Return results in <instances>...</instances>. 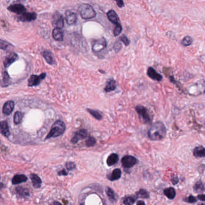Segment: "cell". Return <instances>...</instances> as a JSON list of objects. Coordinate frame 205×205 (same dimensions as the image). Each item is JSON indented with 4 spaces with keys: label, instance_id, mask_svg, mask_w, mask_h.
<instances>
[{
    "label": "cell",
    "instance_id": "cell-35",
    "mask_svg": "<svg viewBox=\"0 0 205 205\" xmlns=\"http://www.w3.org/2000/svg\"><path fill=\"white\" fill-rule=\"evenodd\" d=\"M137 196L138 197H141V198H144V199H146V198L149 197V194H148L147 192L144 190H140L137 193Z\"/></svg>",
    "mask_w": 205,
    "mask_h": 205
},
{
    "label": "cell",
    "instance_id": "cell-46",
    "mask_svg": "<svg viewBox=\"0 0 205 205\" xmlns=\"http://www.w3.org/2000/svg\"><path fill=\"white\" fill-rule=\"evenodd\" d=\"M54 205H62L60 203L58 202H55L54 203Z\"/></svg>",
    "mask_w": 205,
    "mask_h": 205
},
{
    "label": "cell",
    "instance_id": "cell-12",
    "mask_svg": "<svg viewBox=\"0 0 205 205\" xmlns=\"http://www.w3.org/2000/svg\"><path fill=\"white\" fill-rule=\"evenodd\" d=\"M18 59V56L16 53L11 52L4 59V66L5 68L8 67L12 63L16 61Z\"/></svg>",
    "mask_w": 205,
    "mask_h": 205
},
{
    "label": "cell",
    "instance_id": "cell-23",
    "mask_svg": "<svg viewBox=\"0 0 205 205\" xmlns=\"http://www.w3.org/2000/svg\"><path fill=\"white\" fill-rule=\"evenodd\" d=\"M121 170L119 169H116L112 171L110 176H108V178L109 180L111 181H114L118 180V179H120L121 177Z\"/></svg>",
    "mask_w": 205,
    "mask_h": 205
},
{
    "label": "cell",
    "instance_id": "cell-24",
    "mask_svg": "<svg viewBox=\"0 0 205 205\" xmlns=\"http://www.w3.org/2000/svg\"><path fill=\"white\" fill-rule=\"evenodd\" d=\"M118 160V156L116 154H111L107 158L106 164L108 166H111L117 163Z\"/></svg>",
    "mask_w": 205,
    "mask_h": 205
},
{
    "label": "cell",
    "instance_id": "cell-22",
    "mask_svg": "<svg viewBox=\"0 0 205 205\" xmlns=\"http://www.w3.org/2000/svg\"><path fill=\"white\" fill-rule=\"evenodd\" d=\"M10 78L8 75V73L6 71H4L2 75V80H1V87H7L9 85H10Z\"/></svg>",
    "mask_w": 205,
    "mask_h": 205
},
{
    "label": "cell",
    "instance_id": "cell-19",
    "mask_svg": "<svg viewBox=\"0 0 205 205\" xmlns=\"http://www.w3.org/2000/svg\"><path fill=\"white\" fill-rule=\"evenodd\" d=\"M27 177L24 175H16L13 176L12 179V184L13 185H17L25 182L27 181Z\"/></svg>",
    "mask_w": 205,
    "mask_h": 205
},
{
    "label": "cell",
    "instance_id": "cell-9",
    "mask_svg": "<svg viewBox=\"0 0 205 205\" xmlns=\"http://www.w3.org/2000/svg\"><path fill=\"white\" fill-rule=\"evenodd\" d=\"M88 131L85 129H81L78 131H77L75 134L74 137L71 139V142L72 143L75 144L79 140L84 139L88 136Z\"/></svg>",
    "mask_w": 205,
    "mask_h": 205
},
{
    "label": "cell",
    "instance_id": "cell-18",
    "mask_svg": "<svg viewBox=\"0 0 205 205\" xmlns=\"http://www.w3.org/2000/svg\"><path fill=\"white\" fill-rule=\"evenodd\" d=\"M0 126H1L0 128H1V134L6 137H8L10 136V133L9 131V128H8L7 122L5 121H2V122H1Z\"/></svg>",
    "mask_w": 205,
    "mask_h": 205
},
{
    "label": "cell",
    "instance_id": "cell-26",
    "mask_svg": "<svg viewBox=\"0 0 205 205\" xmlns=\"http://www.w3.org/2000/svg\"><path fill=\"white\" fill-rule=\"evenodd\" d=\"M116 88V82L114 80H110L106 86L105 87L104 90L105 91H106V93H109L111 91H112L114 90H115Z\"/></svg>",
    "mask_w": 205,
    "mask_h": 205
},
{
    "label": "cell",
    "instance_id": "cell-30",
    "mask_svg": "<svg viewBox=\"0 0 205 205\" xmlns=\"http://www.w3.org/2000/svg\"><path fill=\"white\" fill-rule=\"evenodd\" d=\"M87 111L89 112L90 114H91L95 118H96L98 120H101L102 118V115L97 110L87 109Z\"/></svg>",
    "mask_w": 205,
    "mask_h": 205
},
{
    "label": "cell",
    "instance_id": "cell-1",
    "mask_svg": "<svg viewBox=\"0 0 205 205\" xmlns=\"http://www.w3.org/2000/svg\"><path fill=\"white\" fill-rule=\"evenodd\" d=\"M166 134V127L161 122L154 123L148 132L149 137L152 140H160L165 137Z\"/></svg>",
    "mask_w": 205,
    "mask_h": 205
},
{
    "label": "cell",
    "instance_id": "cell-40",
    "mask_svg": "<svg viewBox=\"0 0 205 205\" xmlns=\"http://www.w3.org/2000/svg\"><path fill=\"white\" fill-rule=\"evenodd\" d=\"M120 40V41H122L126 46H128V45L129 44V43H130L129 40V39L128 38V37H127L126 35H123L122 36H121Z\"/></svg>",
    "mask_w": 205,
    "mask_h": 205
},
{
    "label": "cell",
    "instance_id": "cell-3",
    "mask_svg": "<svg viewBox=\"0 0 205 205\" xmlns=\"http://www.w3.org/2000/svg\"><path fill=\"white\" fill-rule=\"evenodd\" d=\"M79 11L81 17L84 19H90L96 16V13L93 8L89 4H83L79 7Z\"/></svg>",
    "mask_w": 205,
    "mask_h": 205
},
{
    "label": "cell",
    "instance_id": "cell-36",
    "mask_svg": "<svg viewBox=\"0 0 205 205\" xmlns=\"http://www.w3.org/2000/svg\"><path fill=\"white\" fill-rule=\"evenodd\" d=\"M134 202H135L134 198H133L132 197H128L124 200L123 203L125 205H132L134 204Z\"/></svg>",
    "mask_w": 205,
    "mask_h": 205
},
{
    "label": "cell",
    "instance_id": "cell-33",
    "mask_svg": "<svg viewBox=\"0 0 205 205\" xmlns=\"http://www.w3.org/2000/svg\"><path fill=\"white\" fill-rule=\"evenodd\" d=\"M121 31H122V26L120 23H118L117 25H116L115 28L114 29V31H113L114 35L115 37L118 36L119 34H120Z\"/></svg>",
    "mask_w": 205,
    "mask_h": 205
},
{
    "label": "cell",
    "instance_id": "cell-28",
    "mask_svg": "<svg viewBox=\"0 0 205 205\" xmlns=\"http://www.w3.org/2000/svg\"><path fill=\"white\" fill-rule=\"evenodd\" d=\"M16 191L18 195H19L20 197H23L25 196H29L30 194L28 193V191L26 188H24L21 187H18L16 188Z\"/></svg>",
    "mask_w": 205,
    "mask_h": 205
},
{
    "label": "cell",
    "instance_id": "cell-31",
    "mask_svg": "<svg viewBox=\"0 0 205 205\" xmlns=\"http://www.w3.org/2000/svg\"><path fill=\"white\" fill-rule=\"evenodd\" d=\"M193 43V39L190 36H186L184 38V39L182 41V44L185 46H190Z\"/></svg>",
    "mask_w": 205,
    "mask_h": 205
},
{
    "label": "cell",
    "instance_id": "cell-14",
    "mask_svg": "<svg viewBox=\"0 0 205 205\" xmlns=\"http://www.w3.org/2000/svg\"><path fill=\"white\" fill-rule=\"evenodd\" d=\"M14 103L13 101L10 100V101L7 102L3 106V108H2L3 113L5 115H10L14 109Z\"/></svg>",
    "mask_w": 205,
    "mask_h": 205
},
{
    "label": "cell",
    "instance_id": "cell-5",
    "mask_svg": "<svg viewBox=\"0 0 205 205\" xmlns=\"http://www.w3.org/2000/svg\"><path fill=\"white\" fill-rule=\"evenodd\" d=\"M106 47V41L105 38H101L96 40L93 46L92 50L95 53L100 52Z\"/></svg>",
    "mask_w": 205,
    "mask_h": 205
},
{
    "label": "cell",
    "instance_id": "cell-20",
    "mask_svg": "<svg viewBox=\"0 0 205 205\" xmlns=\"http://www.w3.org/2000/svg\"><path fill=\"white\" fill-rule=\"evenodd\" d=\"M30 178L31 179L33 185L35 188H40L42 185L41 179L36 174H31L30 175Z\"/></svg>",
    "mask_w": 205,
    "mask_h": 205
},
{
    "label": "cell",
    "instance_id": "cell-25",
    "mask_svg": "<svg viewBox=\"0 0 205 205\" xmlns=\"http://www.w3.org/2000/svg\"><path fill=\"white\" fill-rule=\"evenodd\" d=\"M193 153L196 157H205V148L202 146H197L194 149Z\"/></svg>",
    "mask_w": 205,
    "mask_h": 205
},
{
    "label": "cell",
    "instance_id": "cell-38",
    "mask_svg": "<svg viewBox=\"0 0 205 205\" xmlns=\"http://www.w3.org/2000/svg\"><path fill=\"white\" fill-rule=\"evenodd\" d=\"M122 46L120 41H117L114 45V50L115 52H118L121 49Z\"/></svg>",
    "mask_w": 205,
    "mask_h": 205
},
{
    "label": "cell",
    "instance_id": "cell-17",
    "mask_svg": "<svg viewBox=\"0 0 205 205\" xmlns=\"http://www.w3.org/2000/svg\"><path fill=\"white\" fill-rule=\"evenodd\" d=\"M147 75L152 79L160 81L162 80V76L159 74H158L153 68H149L147 70Z\"/></svg>",
    "mask_w": 205,
    "mask_h": 205
},
{
    "label": "cell",
    "instance_id": "cell-41",
    "mask_svg": "<svg viewBox=\"0 0 205 205\" xmlns=\"http://www.w3.org/2000/svg\"><path fill=\"white\" fill-rule=\"evenodd\" d=\"M185 200H186V202H189V203H194L196 202V199L194 196H190L187 199H186Z\"/></svg>",
    "mask_w": 205,
    "mask_h": 205
},
{
    "label": "cell",
    "instance_id": "cell-10",
    "mask_svg": "<svg viewBox=\"0 0 205 205\" xmlns=\"http://www.w3.org/2000/svg\"><path fill=\"white\" fill-rule=\"evenodd\" d=\"M37 18V14L35 12L27 13V11L20 14L18 17V20L21 22H31L36 20Z\"/></svg>",
    "mask_w": 205,
    "mask_h": 205
},
{
    "label": "cell",
    "instance_id": "cell-11",
    "mask_svg": "<svg viewBox=\"0 0 205 205\" xmlns=\"http://www.w3.org/2000/svg\"><path fill=\"white\" fill-rule=\"evenodd\" d=\"M8 10L15 13L19 15H20L23 13H24L25 12H26V8L25 7L22 5V4H13V5H10L8 8H7Z\"/></svg>",
    "mask_w": 205,
    "mask_h": 205
},
{
    "label": "cell",
    "instance_id": "cell-29",
    "mask_svg": "<svg viewBox=\"0 0 205 205\" xmlns=\"http://www.w3.org/2000/svg\"><path fill=\"white\" fill-rule=\"evenodd\" d=\"M22 118H23V114L20 112L17 111L16 112H15V113L14 115V124L16 125L19 124L22 120Z\"/></svg>",
    "mask_w": 205,
    "mask_h": 205
},
{
    "label": "cell",
    "instance_id": "cell-48",
    "mask_svg": "<svg viewBox=\"0 0 205 205\" xmlns=\"http://www.w3.org/2000/svg\"><path fill=\"white\" fill-rule=\"evenodd\" d=\"M82 205V204H81V205Z\"/></svg>",
    "mask_w": 205,
    "mask_h": 205
},
{
    "label": "cell",
    "instance_id": "cell-6",
    "mask_svg": "<svg viewBox=\"0 0 205 205\" xmlns=\"http://www.w3.org/2000/svg\"><path fill=\"white\" fill-rule=\"evenodd\" d=\"M135 109L139 115V116L141 118V121H143L144 122L147 123L150 122V119L147 113V110L144 107L142 106H137L135 107Z\"/></svg>",
    "mask_w": 205,
    "mask_h": 205
},
{
    "label": "cell",
    "instance_id": "cell-39",
    "mask_svg": "<svg viewBox=\"0 0 205 205\" xmlns=\"http://www.w3.org/2000/svg\"><path fill=\"white\" fill-rule=\"evenodd\" d=\"M75 164L73 162H68L66 163V167L68 170H73L75 168Z\"/></svg>",
    "mask_w": 205,
    "mask_h": 205
},
{
    "label": "cell",
    "instance_id": "cell-32",
    "mask_svg": "<svg viewBox=\"0 0 205 205\" xmlns=\"http://www.w3.org/2000/svg\"><path fill=\"white\" fill-rule=\"evenodd\" d=\"M96 143V139L93 137H92V136H90L86 142V145H87V146L88 147H90V146H93Z\"/></svg>",
    "mask_w": 205,
    "mask_h": 205
},
{
    "label": "cell",
    "instance_id": "cell-8",
    "mask_svg": "<svg viewBox=\"0 0 205 205\" xmlns=\"http://www.w3.org/2000/svg\"><path fill=\"white\" fill-rule=\"evenodd\" d=\"M137 159L135 157L130 155L125 156L121 159L122 165L125 168L132 167L137 164Z\"/></svg>",
    "mask_w": 205,
    "mask_h": 205
},
{
    "label": "cell",
    "instance_id": "cell-15",
    "mask_svg": "<svg viewBox=\"0 0 205 205\" xmlns=\"http://www.w3.org/2000/svg\"><path fill=\"white\" fill-rule=\"evenodd\" d=\"M107 16H108V18L109 20V21H111L114 24L117 25L118 23H120L118 16L117 13L114 10H109L107 13Z\"/></svg>",
    "mask_w": 205,
    "mask_h": 205
},
{
    "label": "cell",
    "instance_id": "cell-43",
    "mask_svg": "<svg viewBox=\"0 0 205 205\" xmlns=\"http://www.w3.org/2000/svg\"><path fill=\"white\" fill-rule=\"evenodd\" d=\"M68 175V173L65 171V170H61L58 172V175L59 176H66Z\"/></svg>",
    "mask_w": 205,
    "mask_h": 205
},
{
    "label": "cell",
    "instance_id": "cell-42",
    "mask_svg": "<svg viewBox=\"0 0 205 205\" xmlns=\"http://www.w3.org/2000/svg\"><path fill=\"white\" fill-rule=\"evenodd\" d=\"M117 3V5H118V7L120 8H121V7H123L125 4H124V2H123V0H114Z\"/></svg>",
    "mask_w": 205,
    "mask_h": 205
},
{
    "label": "cell",
    "instance_id": "cell-7",
    "mask_svg": "<svg viewBox=\"0 0 205 205\" xmlns=\"http://www.w3.org/2000/svg\"><path fill=\"white\" fill-rule=\"evenodd\" d=\"M46 77V73H42L40 76L37 75H31L28 79V85L30 87H35L39 85L41 81L43 80Z\"/></svg>",
    "mask_w": 205,
    "mask_h": 205
},
{
    "label": "cell",
    "instance_id": "cell-47",
    "mask_svg": "<svg viewBox=\"0 0 205 205\" xmlns=\"http://www.w3.org/2000/svg\"><path fill=\"white\" fill-rule=\"evenodd\" d=\"M205 205V204H201V205Z\"/></svg>",
    "mask_w": 205,
    "mask_h": 205
},
{
    "label": "cell",
    "instance_id": "cell-45",
    "mask_svg": "<svg viewBox=\"0 0 205 205\" xmlns=\"http://www.w3.org/2000/svg\"><path fill=\"white\" fill-rule=\"evenodd\" d=\"M137 205H145V203H144V202H143V201H138V202H137Z\"/></svg>",
    "mask_w": 205,
    "mask_h": 205
},
{
    "label": "cell",
    "instance_id": "cell-37",
    "mask_svg": "<svg viewBox=\"0 0 205 205\" xmlns=\"http://www.w3.org/2000/svg\"><path fill=\"white\" fill-rule=\"evenodd\" d=\"M1 49L2 50H6L9 46H11V44H10L8 42L6 41H4L2 40H1Z\"/></svg>",
    "mask_w": 205,
    "mask_h": 205
},
{
    "label": "cell",
    "instance_id": "cell-16",
    "mask_svg": "<svg viewBox=\"0 0 205 205\" xmlns=\"http://www.w3.org/2000/svg\"><path fill=\"white\" fill-rule=\"evenodd\" d=\"M42 55L43 57L45 58V60H46V61L48 64H49L51 65H53L55 63L52 54L50 51L44 50V51L42 52Z\"/></svg>",
    "mask_w": 205,
    "mask_h": 205
},
{
    "label": "cell",
    "instance_id": "cell-34",
    "mask_svg": "<svg viewBox=\"0 0 205 205\" xmlns=\"http://www.w3.org/2000/svg\"><path fill=\"white\" fill-rule=\"evenodd\" d=\"M106 194H107V195H108V197L109 198L110 200H114V201L115 200V197L114 192V191L111 188H107V189H106Z\"/></svg>",
    "mask_w": 205,
    "mask_h": 205
},
{
    "label": "cell",
    "instance_id": "cell-2",
    "mask_svg": "<svg viewBox=\"0 0 205 205\" xmlns=\"http://www.w3.org/2000/svg\"><path fill=\"white\" fill-rule=\"evenodd\" d=\"M66 125L63 121L60 120L55 121L52 125L49 133L46 137V139H48L52 137H57L62 135L64 133Z\"/></svg>",
    "mask_w": 205,
    "mask_h": 205
},
{
    "label": "cell",
    "instance_id": "cell-13",
    "mask_svg": "<svg viewBox=\"0 0 205 205\" xmlns=\"http://www.w3.org/2000/svg\"><path fill=\"white\" fill-rule=\"evenodd\" d=\"M66 20L68 25H74L77 22V16L71 11H67L66 12Z\"/></svg>",
    "mask_w": 205,
    "mask_h": 205
},
{
    "label": "cell",
    "instance_id": "cell-21",
    "mask_svg": "<svg viewBox=\"0 0 205 205\" xmlns=\"http://www.w3.org/2000/svg\"><path fill=\"white\" fill-rule=\"evenodd\" d=\"M52 37L56 41H62L63 40V32L59 28H54L52 31Z\"/></svg>",
    "mask_w": 205,
    "mask_h": 205
},
{
    "label": "cell",
    "instance_id": "cell-27",
    "mask_svg": "<svg viewBox=\"0 0 205 205\" xmlns=\"http://www.w3.org/2000/svg\"><path fill=\"white\" fill-rule=\"evenodd\" d=\"M164 194L170 199H173L176 196V191L173 188H169L164 190Z\"/></svg>",
    "mask_w": 205,
    "mask_h": 205
},
{
    "label": "cell",
    "instance_id": "cell-4",
    "mask_svg": "<svg viewBox=\"0 0 205 205\" xmlns=\"http://www.w3.org/2000/svg\"><path fill=\"white\" fill-rule=\"evenodd\" d=\"M52 22L55 28L62 29L65 25L63 17L58 11H56L54 13Z\"/></svg>",
    "mask_w": 205,
    "mask_h": 205
},
{
    "label": "cell",
    "instance_id": "cell-44",
    "mask_svg": "<svg viewBox=\"0 0 205 205\" xmlns=\"http://www.w3.org/2000/svg\"><path fill=\"white\" fill-rule=\"evenodd\" d=\"M198 199L200 200H202V201H205V194H200V195H199L198 197H197Z\"/></svg>",
    "mask_w": 205,
    "mask_h": 205
}]
</instances>
